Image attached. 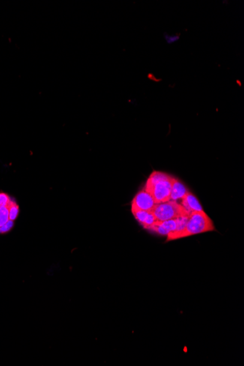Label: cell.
<instances>
[{"label": "cell", "mask_w": 244, "mask_h": 366, "mask_svg": "<svg viewBox=\"0 0 244 366\" xmlns=\"http://www.w3.org/2000/svg\"><path fill=\"white\" fill-rule=\"evenodd\" d=\"M175 177L166 172L154 170L146 181L144 190L152 197L156 204L170 200V191Z\"/></svg>", "instance_id": "1"}, {"label": "cell", "mask_w": 244, "mask_h": 366, "mask_svg": "<svg viewBox=\"0 0 244 366\" xmlns=\"http://www.w3.org/2000/svg\"><path fill=\"white\" fill-rule=\"evenodd\" d=\"M214 230H215V226L213 221L204 211L192 212L190 214L183 230L174 235L171 241Z\"/></svg>", "instance_id": "2"}, {"label": "cell", "mask_w": 244, "mask_h": 366, "mask_svg": "<svg viewBox=\"0 0 244 366\" xmlns=\"http://www.w3.org/2000/svg\"><path fill=\"white\" fill-rule=\"evenodd\" d=\"M152 212L158 221L175 220L190 214L180 202L174 200L156 204Z\"/></svg>", "instance_id": "3"}, {"label": "cell", "mask_w": 244, "mask_h": 366, "mask_svg": "<svg viewBox=\"0 0 244 366\" xmlns=\"http://www.w3.org/2000/svg\"><path fill=\"white\" fill-rule=\"evenodd\" d=\"M155 205L152 196L146 190L143 189L135 196L132 202V208L141 211H152Z\"/></svg>", "instance_id": "4"}, {"label": "cell", "mask_w": 244, "mask_h": 366, "mask_svg": "<svg viewBox=\"0 0 244 366\" xmlns=\"http://www.w3.org/2000/svg\"><path fill=\"white\" fill-rule=\"evenodd\" d=\"M178 228L177 219L175 220H167V221H156L148 231L154 232L160 235H166L167 236L170 232H174Z\"/></svg>", "instance_id": "5"}, {"label": "cell", "mask_w": 244, "mask_h": 366, "mask_svg": "<svg viewBox=\"0 0 244 366\" xmlns=\"http://www.w3.org/2000/svg\"><path fill=\"white\" fill-rule=\"evenodd\" d=\"M132 212L135 219L143 226L145 229L148 230L149 227L157 221L152 211H141V210L133 209Z\"/></svg>", "instance_id": "6"}, {"label": "cell", "mask_w": 244, "mask_h": 366, "mask_svg": "<svg viewBox=\"0 0 244 366\" xmlns=\"http://www.w3.org/2000/svg\"><path fill=\"white\" fill-rule=\"evenodd\" d=\"M180 203L190 214L192 212L203 211V207L200 205L197 198L190 192H188L185 195V196L181 199Z\"/></svg>", "instance_id": "7"}, {"label": "cell", "mask_w": 244, "mask_h": 366, "mask_svg": "<svg viewBox=\"0 0 244 366\" xmlns=\"http://www.w3.org/2000/svg\"><path fill=\"white\" fill-rule=\"evenodd\" d=\"M188 192L183 183L175 178L170 191V200H181Z\"/></svg>", "instance_id": "8"}, {"label": "cell", "mask_w": 244, "mask_h": 366, "mask_svg": "<svg viewBox=\"0 0 244 366\" xmlns=\"http://www.w3.org/2000/svg\"><path fill=\"white\" fill-rule=\"evenodd\" d=\"M9 219L12 221H15L19 214V207L15 201L10 200L8 205Z\"/></svg>", "instance_id": "9"}, {"label": "cell", "mask_w": 244, "mask_h": 366, "mask_svg": "<svg viewBox=\"0 0 244 366\" xmlns=\"http://www.w3.org/2000/svg\"><path fill=\"white\" fill-rule=\"evenodd\" d=\"M9 220L8 206L5 205L0 207V226L4 225Z\"/></svg>", "instance_id": "10"}, {"label": "cell", "mask_w": 244, "mask_h": 366, "mask_svg": "<svg viewBox=\"0 0 244 366\" xmlns=\"http://www.w3.org/2000/svg\"><path fill=\"white\" fill-rule=\"evenodd\" d=\"M14 226V221L9 220L4 225L0 226V234L7 233L13 229Z\"/></svg>", "instance_id": "11"}, {"label": "cell", "mask_w": 244, "mask_h": 366, "mask_svg": "<svg viewBox=\"0 0 244 366\" xmlns=\"http://www.w3.org/2000/svg\"><path fill=\"white\" fill-rule=\"evenodd\" d=\"M11 200V198L9 197L5 193H0V207L5 206L7 205Z\"/></svg>", "instance_id": "12"}]
</instances>
